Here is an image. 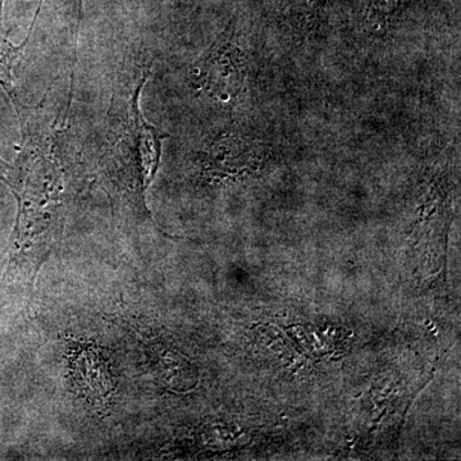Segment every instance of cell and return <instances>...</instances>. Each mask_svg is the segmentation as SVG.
I'll return each mask as SVG.
<instances>
[{
  "mask_svg": "<svg viewBox=\"0 0 461 461\" xmlns=\"http://www.w3.org/2000/svg\"><path fill=\"white\" fill-rule=\"evenodd\" d=\"M5 160L0 159V198L5 195V181L2 178L3 167H5Z\"/></svg>",
  "mask_w": 461,
  "mask_h": 461,
  "instance_id": "8992f818",
  "label": "cell"
},
{
  "mask_svg": "<svg viewBox=\"0 0 461 461\" xmlns=\"http://www.w3.org/2000/svg\"><path fill=\"white\" fill-rule=\"evenodd\" d=\"M17 114L23 132L21 150L14 163H5L2 172L18 204L9 242L7 277L32 285L62 232L68 185L59 130L48 126L41 105H23Z\"/></svg>",
  "mask_w": 461,
  "mask_h": 461,
  "instance_id": "6da1fadb",
  "label": "cell"
},
{
  "mask_svg": "<svg viewBox=\"0 0 461 461\" xmlns=\"http://www.w3.org/2000/svg\"><path fill=\"white\" fill-rule=\"evenodd\" d=\"M41 5H39L36 11L35 18L32 29H30L29 35L25 41L20 45H14V42L9 41L7 32L5 30V23H3V9H5V0H0V87L5 91L8 98L14 103L16 111L23 107V103L18 99L16 90V81H14V67H16L18 60L23 57V50H25L27 42L30 41V36L35 26L36 20H38L39 14H41Z\"/></svg>",
  "mask_w": 461,
  "mask_h": 461,
  "instance_id": "277c9868",
  "label": "cell"
},
{
  "mask_svg": "<svg viewBox=\"0 0 461 461\" xmlns=\"http://www.w3.org/2000/svg\"><path fill=\"white\" fill-rule=\"evenodd\" d=\"M150 77V66L144 58H129L118 68L102 147L105 173L142 209L160 167L163 141L168 138L141 111L142 90Z\"/></svg>",
  "mask_w": 461,
  "mask_h": 461,
  "instance_id": "7a4b0ae2",
  "label": "cell"
},
{
  "mask_svg": "<svg viewBox=\"0 0 461 461\" xmlns=\"http://www.w3.org/2000/svg\"><path fill=\"white\" fill-rule=\"evenodd\" d=\"M69 360L76 386L98 411H105L114 391V382L104 355L95 346L80 345L72 350Z\"/></svg>",
  "mask_w": 461,
  "mask_h": 461,
  "instance_id": "3957f363",
  "label": "cell"
},
{
  "mask_svg": "<svg viewBox=\"0 0 461 461\" xmlns=\"http://www.w3.org/2000/svg\"><path fill=\"white\" fill-rule=\"evenodd\" d=\"M75 27L74 41H72V65H71V85L69 90L74 91L76 63H77V41L80 32L81 21L84 18V0H75Z\"/></svg>",
  "mask_w": 461,
  "mask_h": 461,
  "instance_id": "5b68a950",
  "label": "cell"
}]
</instances>
